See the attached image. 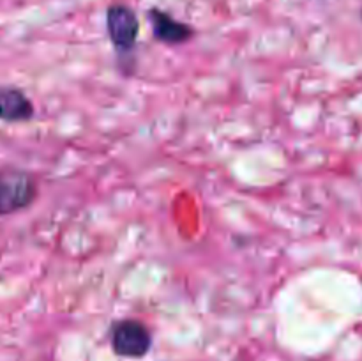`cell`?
Here are the masks:
<instances>
[{"instance_id": "1", "label": "cell", "mask_w": 362, "mask_h": 361, "mask_svg": "<svg viewBox=\"0 0 362 361\" xmlns=\"http://www.w3.org/2000/svg\"><path fill=\"white\" fill-rule=\"evenodd\" d=\"M39 186L32 173L18 168L0 170V216L14 214L37 200Z\"/></svg>"}, {"instance_id": "2", "label": "cell", "mask_w": 362, "mask_h": 361, "mask_svg": "<svg viewBox=\"0 0 362 361\" xmlns=\"http://www.w3.org/2000/svg\"><path fill=\"white\" fill-rule=\"evenodd\" d=\"M152 347V333L136 319H124L112 326V349L117 356L144 357Z\"/></svg>"}, {"instance_id": "3", "label": "cell", "mask_w": 362, "mask_h": 361, "mask_svg": "<svg viewBox=\"0 0 362 361\" xmlns=\"http://www.w3.org/2000/svg\"><path fill=\"white\" fill-rule=\"evenodd\" d=\"M106 30L117 52L124 55L133 52L136 46L140 23L131 7L124 4H113L106 11Z\"/></svg>"}, {"instance_id": "4", "label": "cell", "mask_w": 362, "mask_h": 361, "mask_svg": "<svg viewBox=\"0 0 362 361\" xmlns=\"http://www.w3.org/2000/svg\"><path fill=\"white\" fill-rule=\"evenodd\" d=\"M148 20H151L154 38L165 45H184V42L191 41V38L194 35V30L189 25L175 20L168 13H163L159 9L148 11Z\"/></svg>"}, {"instance_id": "5", "label": "cell", "mask_w": 362, "mask_h": 361, "mask_svg": "<svg viewBox=\"0 0 362 361\" xmlns=\"http://www.w3.org/2000/svg\"><path fill=\"white\" fill-rule=\"evenodd\" d=\"M34 103L16 87H0V120L4 122H27L34 117Z\"/></svg>"}, {"instance_id": "6", "label": "cell", "mask_w": 362, "mask_h": 361, "mask_svg": "<svg viewBox=\"0 0 362 361\" xmlns=\"http://www.w3.org/2000/svg\"><path fill=\"white\" fill-rule=\"evenodd\" d=\"M361 14H362V13H361Z\"/></svg>"}]
</instances>
